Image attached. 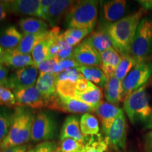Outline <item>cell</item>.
I'll return each instance as SVG.
<instances>
[{"label":"cell","instance_id":"obj_21","mask_svg":"<svg viewBox=\"0 0 152 152\" xmlns=\"http://www.w3.org/2000/svg\"><path fill=\"white\" fill-rule=\"evenodd\" d=\"M100 54L102 58L100 68L105 74L106 77L109 79L114 76L115 69L122 58V56L114 48L108 49Z\"/></svg>","mask_w":152,"mask_h":152},{"label":"cell","instance_id":"obj_48","mask_svg":"<svg viewBox=\"0 0 152 152\" xmlns=\"http://www.w3.org/2000/svg\"><path fill=\"white\" fill-rule=\"evenodd\" d=\"M56 152H62L61 151V150L58 149V148H57V149H56Z\"/></svg>","mask_w":152,"mask_h":152},{"label":"cell","instance_id":"obj_33","mask_svg":"<svg viewBox=\"0 0 152 152\" xmlns=\"http://www.w3.org/2000/svg\"><path fill=\"white\" fill-rule=\"evenodd\" d=\"M137 65V64L130 55L122 56L121 61L115 69L114 76L120 81L123 82L131 70Z\"/></svg>","mask_w":152,"mask_h":152},{"label":"cell","instance_id":"obj_19","mask_svg":"<svg viewBox=\"0 0 152 152\" xmlns=\"http://www.w3.org/2000/svg\"><path fill=\"white\" fill-rule=\"evenodd\" d=\"M60 141L66 139H73L76 141L84 144L87 137H85L81 132L80 127V120L77 115H69L64 121L60 132Z\"/></svg>","mask_w":152,"mask_h":152},{"label":"cell","instance_id":"obj_46","mask_svg":"<svg viewBox=\"0 0 152 152\" xmlns=\"http://www.w3.org/2000/svg\"><path fill=\"white\" fill-rule=\"evenodd\" d=\"M5 50L0 47V65H4V55Z\"/></svg>","mask_w":152,"mask_h":152},{"label":"cell","instance_id":"obj_10","mask_svg":"<svg viewBox=\"0 0 152 152\" xmlns=\"http://www.w3.org/2000/svg\"><path fill=\"white\" fill-rule=\"evenodd\" d=\"M39 74L37 68L34 65L15 70L9 76L7 88L14 92L35 86Z\"/></svg>","mask_w":152,"mask_h":152},{"label":"cell","instance_id":"obj_30","mask_svg":"<svg viewBox=\"0 0 152 152\" xmlns=\"http://www.w3.org/2000/svg\"><path fill=\"white\" fill-rule=\"evenodd\" d=\"M80 127L85 137L94 136L99 132V123L96 116L87 113L82 115L80 119Z\"/></svg>","mask_w":152,"mask_h":152},{"label":"cell","instance_id":"obj_17","mask_svg":"<svg viewBox=\"0 0 152 152\" xmlns=\"http://www.w3.org/2000/svg\"><path fill=\"white\" fill-rule=\"evenodd\" d=\"M83 76L76 68L63 72L56 76V92L63 96L70 97L75 85Z\"/></svg>","mask_w":152,"mask_h":152},{"label":"cell","instance_id":"obj_31","mask_svg":"<svg viewBox=\"0 0 152 152\" xmlns=\"http://www.w3.org/2000/svg\"><path fill=\"white\" fill-rule=\"evenodd\" d=\"M109 144L108 138L106 137H103L102 134L87 137L84 144L85 152H105Z\"/></svg>","mask_w":152,"mask_h":152},{"label":"cell","instance_id":"obj_12","mask_svg":"<svg viewBox=\"0 0 152 152\" xmlns=\"http://www.w3.org/2000/svg\"><path fill=\"white\" fill-rule=\"evenodd\" d=\"M73 58L80 66L100 67L102 64L101 54L85 40L74 47Z\"/></svg>","mask_w":152,"mask_h":152},{"label":"cell","instance_id":"obj_47","mask_svg":"<svg viewBox=\"0 0 152 152\" xmlns=\"http://www.w3.org/2000/svg\"><path fill=\"white\" fill-rule=\"evenodd\" d=\"M34 151H35V149H34V148H33V149H30L28 152H34Z\"/></svg>","mask_w":152,"mask_h":152},{"label":"cell","instance_id":"obj_45","mask_svg":"<svg viewBox=\"0 0 152 152\" xmlns=\"http://www.w3.org/2000/svg\"><path fill=\"white\" fill-rule=\"evenodd\" d=\"M137 2L146 11L152 9V0H140V1H137Z\"/></svg>","mask_w":152,"mask_h":152},{"label":"cell","instance_id":"obj_32","mask_svg":"<svg viewBox=\"0 0 152 152\" xmlns=\"http://www.w3.org/2000/svg\"><path fill=\"white\" fill-rule=\"evenodd\" d=\"M14 112L7 107L0 108V144L8 135L12 124Z\"/></svg>","mask_w":152,"mask_h":152},{"label":"cell","instance_id":"obj_23","mask_svg":"<svg viewBox=\"0 0 152 152\" xmlns=\"http://www.w3.org/2000/svg\"><path fill=\"white\" fill-rule=\"evenodd\" d=\"M56 75L54 73H46L39 75L36 87L39 90L46 102L56 94Z\"/></svg>","mask_w":152,"mask_h":152},{"label":"cell","instance_id":"obj_40","mask_svg":"<svg viewBox=\"0 0 152 152\" xmlns=\"http://www.w3.org/2000/svg\"><path fill=\"white\" fill-rule=\"evenodd\" d=\"M54 1V0H40V14L41 19L46 21L47 15L48 12L49 8L52 4Z\"/></svg>","mask_w":152,"mask_h":152},{"label":"cell","instance_id":"obj_44","mask_svg":"<svg viewBox=\"0 0 152 152\" xmlns=\"http://www.w3.org/2000/svg\"><path fill=\"white\" fill-rule=\"evenodd\" d=\"M30 147L27 144H23V145L16 146L9 149L2 150L1 152H28L29 151Z\"/></svg>","mask_w":152,"mask_h":152},{"label":"cell","instance_id":"obj_27","mask_svg":"<svg viewBox=\"0 0 152 152\" xmlns=\"http://www.w3.org/2000/svg\"><path fill=\"white\" fill-rule=\"evenodd\" d=\"M104 95L109 103L116 104L123 99L122 82L118 80L115 76L108 79L104 87Z\"/></svg>","mask_w":152,"mask_h":152},{"label":"cell","instance_id":"obj_49","mask_svg":"<svg viewBox=\"0 0 152 152\" xmlns=\"http://www.w3.org/2000/svg\"><path fill=\"white\" fill-rule=\"evenodd\" d=\"M1 151H2V150H1V148H0V152H1Z\"/></svg>","mask_w":152,"mask_h":152},{"label":"cell","instance_id":"obj_15","mask_svg":"<svg viewBox=\"0 0 152 152\" xmlns=\"http://www.w3.org/2000/svg\"><path fill=\"white\" fill-rule=\"evenodd\" d=\"M76 1L71 0H54L49 8L46 21L52 28L56 27L62 19L66 18Z\"/></svg>","mask_w":152,"mask_h":152},{"label":"cell","instance_id":"obj_8","mask_svg":"<svg viewBox=\"0 0 152 152\" xmlns=\"http://www.w3.org/2000/svg\"><path fill=\"white\" fill-rule=\"evenodd\" d=\"M70 97L81 101L94 109L103 103V93L100 87L84 77L76 83Z\"/></svg>","mask_w":152,"mask_h":152},{"label":"cell","instance_id":"obj_34","mask_svg":"<svg viewBox=\"0 0 152 152\" xmlns=\"http://www.w3.org/2000/svg\"><path fill=\"white\" fill-rule=\"evenodd\" d=\"M0 106L11 108L16 106L14 92L7 87L0 85Z\"/></svg>","mask_w":152,"mask_h":152},{"label":"cell","instance_id":"obj_2","mask_svg":"<svg viewBox=\"0 0 152 152\" xmlns=\"http://www.w3.org/2000/svg\"><path fill=\"white\" fill-rule=\"evenodd\" d=\"M35 115L31 109L17 106L14 109L12 124L8 135L0 144L1 150L28 143L31 138Z\"/></svg>","mask_w":152,"mask_h":152},{"label":"cell","instance_id":"obj_26","mask_svg":"<svg viewBox=\"0 0 152 152\" xmlns=\"http://www.w3.org/2000/svg\"><path fill=\"white\" fill-rule=\"evenodd\" d=\"M76 69L83 76L85 80L94 83L99 87L104 88V87L106 86L108 78L100 67L79 66Z\"/></svg>","mask_w":152,"mask_h":152},{"label":"cell","instance_id":"obj_39","mask_svg":"<svg viewBox=\"0 0 152 152\" xmlns=\"http://www.w3.org/2000/svg\"><path fill=\"white\" fill-rule=\"evenodd\" d=\"M34 152H56L57 149L56 144L53 141L41 142L34 148Z\"/></svg>","mask_w":152,"mask_h":152},{"label":"cell","instance_id":"obj_36","mask_svg":"<svg viewBox=\"0 0 152 152\" xmlns=\"http://www.w3.org/2000/svg\"><path fill=\"white\" fill-rule=\"evenodd\" d=\"M78 64L75 61L73 58H69V59L61 60L58 61V64L54 68V71L53 73L55 75H58L61 73L68 71L70 69H73V68H77L79 67Z\"/></svg>","mask_w":152,"mask_h":152},{"label":"cell","instance_id":"obj_35","mask_svg":"<svg viewBox=\"0 0 152 152\" xmlns=\"http://www.w3.org/2000/svg\"><path fill=\"white\" fill-rule=\"evenodd\" d=\"M62 152H85L84 144L73 139H66L58 148Z\"/></svg>","mask_w":152,"mask_h":152},{"label":"cell","instance_id":"obj_24","mask_svg":"<svg viewBox=\"0 0 152 152\" xmlns=\"http://www.w3.org/2000/svg\"><path fill=\"white\" fill-rule=\"evenodd\" d=\"M84 40L96 49L99 54L108 49L113 48L111 37L104 30L92 32Z\"/></svg>","mask_w":152,"mask_h":152},{"label":"cell","instance_id":"obj_29","mask_svg":"<svg viewBox=\"0 0 152 152\" xmlns=\"http://www.w3.org/2000/svg\"><path fill=\"white\" fill-rule=\"evenodd\" d=\"M52 35L51 30H49L48 37L37 44L31 53L34 66H35L36 67L45 61L49 59V49L52 45Z\"/></svg>","mask_w":152,"mask_h":152},{"label":"cell","instance_id":"obj_14","mask_svg":"<svg viewBox=\"0 0 152 152\" xmlns=\"http://www.w3.org/2000/svg\"><path fill=\"white\" fill-rule=\"evenodd\" d=\"M123 110L115 104L103 102L95 109L94 113L96 114L102 125V130L107 137L112 125L115 118L118 116Z\"/></svg>","mask_w":152,"mask_h":152},{"label":"cell","instance_id":"obj_13","mask_svg":"<svg viewBox=\"0 0 152 152\" xmlns=\"http://www.w3.org/2000/svg\"><path fill=\"white\" fill-rule=\"evenodd\" d=\"M109 144L115 150H123L126 145L127 123L124 112L115 118L107 136Z\"/></svg>","mask_w":152,"mask_h":152},{"label":"cell","instance_id":"obj_20","mask_svg":"<svg viewBox=\"0 0 152 152\" xmlns=\"http://www.w3.org/2000/svg\"><path fill=\"white\" fill-rule=\"evenodd\" d=\"M4 65L14 70L33 66L34 63L31 54H23L16 49L5 50L4 55Z\"/></svg>","mask_w":152,"mask_h":152},{"label":"cell","instance_id":"obj_7","mask_svg":"<svg viewBox=\"0 0 152 152\" xmlns=\"http://www.w3.org/2000/svg\"><path fill=\"white\" fill-rule=\"evenodd\" d=\"M152 75V63L142 62L134 66L122 82L123 99L143 87Z\"/></svg>","mask_w":152,"mask_h":152},{"label":"cell","instance_id":"obj_6","mask_svg":"<svg viewBox=\"0 0 152 152\" xmlns=\"http://www.w3.org/2000/svg\"><path fill=\"white\" fill-rule=\"evenodd\" d=\"M57 131L58 126L54 115L41 111L35 115L30 140L34 142L51 141L56 138Z\"/></svg>","mask_w":152,"mask_h":152},{"label":"cell","instance_id":"obj_5","mask_svg":"<svg viewBox=\"0 0 152 152\" xmlns=\"http://www.w3.org/2000/svg\"><path fill=\"white\" fill-rule=\"evenodd\" d=\"M152 54V16L142 18L134 37L130 56L137 64L145 61Z\"/></svg>","mask_w":152,"mask_h":152},{"label":"cell","instance_id":"obj_43","mask_svg":"<svg viewBox=\"0 0 152 152\" xmlns=\"http://www.w3.org/2000/svg\"><path fill=\"white\" fill-rule=\"evenodd\" d=\"M9 76L8 68L4 65H0V85L7 87Z\"/></svg>","mask_w":152,"mask_h":152},{"label":"cell","instance_id":"obj_16","mask_svg":"<svg viewBox=\"0 0 152 152\" xmlns=\"http://www.w3.org/2000/svg\"><path fill=\"white\" fill-rule=\"evenodd\" d=\"M125 0H110L102 1V16L108 24L115 23L123 18L126 10Z\"/></svg>","mask_w":152,"mask_h":152},{"label":"cell","instance_id":"obj_11","mask_svg":"<svg viewBox=\"0 0 152 152\" xmlns=\"http://www.w3.org/2000/svg\"><path fill=\"white\" fill-rule=\"evenodd\" d=\"M16 106L31 109H41L46 106V100L36 86L14 91Z\"/></svg>","mask_w":152,"mask_h":152},{"label":"cell","instance_id":"obj_9","mask_svg":"<svg viewBox=\"0 0 152 152\" xmlns=\"http://www.w3.org/2000/svg\"><path fill=\"white\" fill-rule=\"evenodd\" d=\"M45 108L75 114L90 113L95 111L94 109L81 101L68 96H63L57 92L52 98L47 101Z\"/></svg>","mask_w":152,"mask_h":152},{"label":"cell","instance_id":"obj_25","mask_svg":"<svg viewBox=\"0 0 152 152\" xmlns=\"http://www.w3.org/2000/svg\"><path fill=\"white\" fill-rule=\"evenodd\" d=\"M18 26L22 30L23 35H32L47 32L49 25L41 18L30 17L20 19Z\"/></svg>","mask_w":152,"mask_h":152},{"label":"cell","instance_id":"obj_1","mask_svg":"<svg viewBox=\"0 0 152 152\" xmlns=\"http://www.w3.org/2000/svg\"><path fill=\"white\" fill-rule=\"evenodd\" d=\"M147 11L140 9L118 21L106 25L104 30L111 37L113 48L122 56L130 55L133 42L140 22Z\"/></svg>","mask_w":152,"mask_h":152},{"label":"cell","instance_id":"obj_38","mask_svg":"<svg viewBox=\"0 0 152 152\" xmlns=\"http://www.w3.org/2000/svg\"><path fill=\"white\" fill-rule=\"evenodd\" d=\"M91 33L89 30L85 29H77V28H68L63 34L73 37L78 42L81 43L82 40Z\"/></svg>","mask_w":152,"mask_h":152},{"label":"cell","instance_id":"obj_37","mask_svg":"<svg viewBox=\"0 0 152 152\" xmlns=\"http://www.w3.org/2000/svg\"><path fill=\"white\" fill-rule=\"evenodd\" d=\"M57 64H58V60L56 58H49V59L41 63L39 65L37 66L38 71H39V75L53 73Z\"/></svg>","mask_w":152,"mask_h":152},{"label":"cell","instance_id":"obj_18","mask_svg":"<svg viewBox=\"0 0 152 152\" xmlns=\"http://www.w3.org/2000/svg\"><path fill=\"white\" fill-rule=\"evenodd\" d=\"M9 13L18 16H30L41 18L40 0L9 1Z\"/></svg>","mask_w":152,"mask_h":152},{"label":"cell","instance_id":"obj_42","mask_svg":"<svg viewBox=\"0 0 152 152\" xmlns=\"http://www.w3.org/2000/svg\"><path fill=\"white\" fill-rule=\"evenodd\" d=\"M9 13V1L0 0V23L4 21Z\"/></svg>","mask_w":152,"mask_h":152},{"label":"cell","instance_id":"obj_22","mask_svg":"<svg viewBox=\"0 0 152 152\" xmlns=\"http://www.w3.org/2000/svg\"><path fill=\"white\" fill-rule=\"evenodd\" d=\"M23 37L14 26H7L0 30V47L4 50L16 49Z\"/></svg>","mask_w":152,"mask_h":152},{"label":"cell","instance_id":"obj_41","mask_svg":"<svg viewBox=\"0 0 152 152\" xmlns=\"http://www.w3.org/2000/svg\"><path fill=\"white\" fill-rule=\"evenodd\" d=\"M144 152H152V130L146 133L143 137Z\"/></svg>","mask_w":152,"mask_h":152},{"label":"cell","instance_id":"obj_4","mask_svg":"<svg viewBox=\"0 0 152 152\" xmlns=\"http://www.w3.org/2000/svg\"><path fill=\"white\" fill-rule=\"evenodd\" d=\"M99 1L83 0L75 1L65 18L68 28L85 29L92 33L98 17Z\"/></svg>","mask_w":152,"mask_h":152},{"label":"cell","instance_id":"obj_28","mask_svg":"<svg viewBox=\"0 0 152 152\" xmlns=\"http://www.w3.org/2000/svg\"><path fill=\"white\" fill-rule=\"evenodd\" d=\"M49 30L45 33L23 35L20 44L15 49L23 54H30L37 44L48 37Z\"/></svg>","mask_w":152,"mask_h":152},{"label":"cell","instance_id":"obj_3","mask_svg":"<svg viewBox=\"0 0 152 152\" xmlns=\"http://www.w3.org/2000/svg\"><path fill=\"white\" fill-rule=\"evenodd\" d=\"M123 110L132 124L141 123L146 129L152 130V106L145 87L130 93L124 99Z\"/></svg>","mask_w":152,"mask_h":152}]
</instances>
